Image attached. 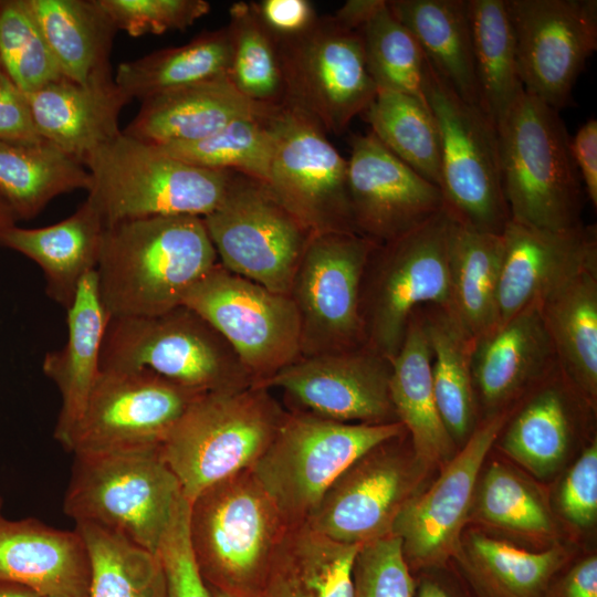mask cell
Listing matches in <instances>:
<instances>
[{
	"mask_svg": "<svg viewBox=\"0 0 597 597\" xmlns=\"http://www.w3.org/2000/svg\"><path fill=\"white\" fill-rule=\"evenodd\" d=\"M219 263L203 219L156 216L105 227L96 268L109 318L165 313Z\"/></svg>",
	"mask_w": 597,
	"mask_h": 597,
	"instance_id": "obj_1",
	"label": "cell"
},
{
	"mask_svg": "<svg viewBox=\"0 0 597 597\" xmlns=\"http://www.w3.org/2000/svg\"><path fill=\"white\" fill-rule=\"evenodd\" d=\"M290 527L251 470L220 481L189 503L188 533L209 587L261 597L272 559Z\"/></svg>",
	"mask_w": 597,
	"mask_h": 597,
	"instance_id": "obj_2",
	"label": "cell"
},
{
	"mask_svg": "<svg viewBox=\"0 0 597 597\" xmlns=\"http://www.w3.org/2000/svg\"><path fill=\"white\" fill-rule=\"evenodd\" d=\"M496 130L510 219L549 230L584 224L586 193L559 112L524 92Z\"/></svg>",
	"mask_w": 597,
	"mask_h": 597,
	"instance_id": "obj_3",
	"label": "cell"
},
{
	"mask_svg": "<svg viewBox=\"0 0 597 597\" xmlns=\"http://www.w3.org/2000/svg\"><path fill=\"white\" fill-rule=\"evenodd\" d=\"M285 413L263 386L200 395L160 448L188 503L209 486L251 470Z\"/></svg>",
	"mask_w": 597,
	"mask_h": 597,
	"instance_id": "obj_4",
	"label": "cell"
},
{
	"mask_svg": "<svg viewBox=\"0 0 597 597\" xmlns=\"http://www.w3.org/2000/svg\"><path fill=\"white\" fill-rule=\"evenodd\" d=\"M91 175L87 200L105 227L156 216L212 212L233 171L198 167L123 132L85 156Z\"/></svg>",
	"mask_w": 597,
	"mask_h": 597,
	"instance_id": "obj_5",
	"label": "cell"
},
{
	"mask_svg": "<svg viewBox=\"0 0 597 597\" xmlns=\"http://www.w3.org/2000/svg\"><path fill=\"white\" fill-rule=\"evenodd\" d=\"M101 369H150L200 394L255 385L229 342L186 305L165 313L109 318Z\"/></svg>",
	"mask_w": 597,
	"mask_h": 597,
	"instance_id": "obj_6",
	"label": "cell"
},
{
	"mask_svg": "<svg viewBox=\"0 0 597 597\" xmlns=\"http://www.w3.org/2000/svg\"><path fill=\"white\" fill-rule=\"evenodd\" d=\"M184 499L160 450L74 454L63 510L157 553Z\"/></svg>",
	"mask_w": 597,
	"mask_h": 597,
	"instance_id": "obj_7",
	"label": "cell"
},
{
	"mask_svg": "<svg viewBox=\"0 0 597 597\" xmlns=\"http://www.w3.org/2000/svg\"><path fill=\"white\" fill-rule=\"evenodd\" d=\"M406 432L399 421L346 423L286 410L272 442L251 471L290 525L304 523L355 460Z\"/></svg>",
	"mask_w": 597,
	"mask_h": 597,
	"instance_id": "obj_8",
	"label": "cell"
},
{
	"mask_svg": "<svg viewBox=\"0 0 597 597\" xmlns=\"http://www.w3.org/2000/svg\"><path fill=\"white\" fill-rule=\"evenodd\" d=\"M448 223L443 208L405 234L377 244L367 260L359 297L365 342L390 360L415 310L433 304L450 311Z\"/></svg>",
	"mask_w": 597,
	"mask_h": 597,
	"instance_id": "obj_9",
	"label": "cell"
},
{
	"mask_svg": "<svg viewBox=\"0 0 597 597\" xmlns=\"http://www.w3.org/2000/svg\"><path fill=\"white\" fill-rule=\"evenodd\" d=\"M423 95L438 125L440 190L454 220L502 234L510 220L496 127L485 112L463 98L426 59Z\"/></svg>",
	"mask_w": 597,
	"mask_h": 597,
	"instance_id": "obj_10",
	"label": "cell"
},
{
	"mask_svg": "<svg viewBox=\"0 0 597 597\" xmlns=\"http://www.w3.org/2000/svg\"><path fill=\"white\" fill-rule=\"evenodd\" d=\"M284 84V101L328 133L343 134L366 112L377 94L365 61L359 31L333 15L290 38H274Z\"/></svg>",
	"mask_w": 597,
	"mask_h": 597,
	"instance_id": "obj_11",
	"label": "cell"
},
{
	"mask_svg": "<svg viewBox=\"0 0 597 597\" xmlns=\"http://www.w3.org/2000/svg\"><path fill=\"white\" fill-rule=\"evenodd\" d=\"M202 219L224 269L272 292L290 294L313 232L264 184L232 172L223 199Z\"/></svg>",
	"mask_w": 597,
	"mask_h": 597,
	"instance_id": "obj_12",
	"label": "cell"
},
{
	"mask_svg": "<svg viewBox=\"0 0 597 597\" xmlns=\"http://www.w3.org/2000/svg\"><path fill=\"white\" fill-rule=\"evenodd\" d=\"M273 142L264 184L311 232L356 233L348 196V164L310 115L283 101L266 115Z\"/></svg>",
	"mask_w": 597,
	"mask_h": 597,
	"instance_id": "obj_13",
	"label": "cell"
},
{
	"mask_svg": "<svg viewBox=\"0 0 597 597\" xmlns=\"http://www.w3.org/2000/svg\"><path fill=\"white\" fill-rule=\"evenodd\" d=\"M376 245L353 232L312 233L289 294L300 320V357L366 345L360 285Z\"/></svg>",
	"mask_w": 597,
	"mask_h": 597,
	"instance_id": "obj_14",
	"label": "cell"
},
{
	"mask_svg": "<svg viewBox=\"0 0 597 597\" xmlns=\"http://www.w3.org/2000/svg\"><path fill=\"white\" fill-rule=\"evenodd\" d=\"M200 395L150 369H101L66 451H158Z\"/></svg>",
	"mask_w": 597,
	"mask_h": 597,
	"instance_id": "obj_15",
	"label": "cell"
},
{
	"mask_svg": "<svg viewBox=\"0 0 597 597\" xmlns=\"http://www.w3.org/2000/svg\"><path fill=\"white\" fill-rule=\"evenodd\" d=\"M182 305L229 342L255 384L300 358V320L290 295L272 292L220 263L187 292Z\"/></svg>",
	"mask_w": 597,
	"mask_h": 597,
	"instance_id": "obj_16",
	"label": "cell"
},
{
	"mask_svg": "<svg viewBox=\"0 0 597 597\" xmlns=\"http://www.w3.org/2000/svg\"><path fill=\"white\" fill-rule=\"evenodd\" d=\"M406 433L375 446L355 460L304 523L347 545L360 546L391 534L400 509L419 491L425 469L412 448L404 446Z\"/></svg>",
	"mask_w": 597,
	"mask_h": 597,
	"instance_id": "obj_17",
	"label": "cell"
},
{
	"mask_svg": "<svg viewBox=\"0 0 597 597\" xmlns=\"http://www.w3.org/2000/svg\"><path fill=\"white\" fill-rule=\"evenodd\" d=\"M510 415V410H504L478 422L437 480L425 492L412 494L400 509L391 535L400 538L405 561L413 575L442 569L458 555L480 469Z\"/></svg>",
	"mask_w": 597,
	"mask_h": 597,
	"instance_id": "obj_18",
	"label": "cell"
},
{
	"mask_svg": "<svg viewBox=\"0 0 597 597\" xmlns=\"http://www.w3.org/2000/svg\"><path fill=\"white\" fill-rule=\"evenodd\" d=\"M524 91L558 112L597 49L596 0H505Z\"/></svg>",
	"mask_w": 597,
	"mask_h": 597,
	"instance_id": "obj_19",
	"label": "cell"
},
{
	"mask_svg": "<svg viewBox=\"0 0 597 597\" xmlns=\"http://www.w3.org/2000/svg\"><path fill=\"white\" fill-rule=\"evenodd\" d=\"M390 374L391 360L365 345L300 357L255 385L282 389L292 410L338 422L383 425L399 421Z\"/></svg>",
	"mask_w": 597,
	"mask_h": 597,
	"instance_id": "obj_20",
	"label": "cell"
},
{
	"mask_svg": "<svg viewBox=\"0 0 597 597\" xmlns=\"http://www.w3.org/2000/svg\"><path fill=\"white\" fill-rule=\"evenodd\" d=\"M347 185L353 224L377 244L394 240L444 208L441 190L369 132L349 138Z\"/></svg>",
	"mask_w": 597,
	"mask_h": 597,
	"instance_id": "obj_21",
	"label": "cell"
},
{
	"mask_svg": "<svg viewBox=\"0 0 597 597\" xmlns=\"http://www.w3.org/2000/svg\"><path fill=\"white\" fill-rule=\"evenodd\" d=\"M501 237L498 325L540 304L583 271L597 268L595 226L549 230L510 219Z\"/></svg>",
	"mask_w": 597,
	"mask_h": 597,
	"instance_id": "obj_22",
	"label": "cell"
},
{
	"mask_svg": "<svg viewBox=\"0 0 597 597\" xmlns=\"http://www.w3.org/2000/svg\"><path fill=\"white\" fill-rule=\"evenodd\" d=\"M556 354L540 304L531 305L473 339L471 373L476 407L485 417L509 410L556 367Z\"/></svg>",
	"mask_w": 597,
	"mask_h": 597,
	"instance_id": "obj_23",
	"label": "cell"
},
{
	"mask_svg": "<svg viewBox=\"0 0 597 597\" xmlns=\"http://www.w3.org/2000/svg\"><path fill=\"white\" fill-rule=\"evenodd\" d=\"M0 580L23 585L42 597H88L91 566L78 532L34 519L0 514Z\"/></svg>",
	"mask_w": 597,
	"mask_h": 597,
	"instance_id": "obj_24",
	"label": "cell"
},
{
	"mask_svg": "<svg viewBox=\"0 0 597 597\" xmlns=\"http://www.w3.org/2000/svg\"><path fill=\"white\" fill-rule=\"evenodd\" d=\"M25 96L40 136L81 163L121 134L119 114L130 102L113 76L86 84L62 77Z\"/></svg>",
	"mask_w": 597,
	"mask_h": 597,
	"instance_id": "obj_25",
	"label": "cell"
},
{
	"mask_svg": "<svg viewBox=\"0 0 597 597\" xmlns=\"http://www.w3.org/2000/svg\"><path fill=\"white\" fill-rule=\"evenodd\" d=\"M270 107L249 101L222 75L143 101L122 132L151 145L195 142L237 118L264 114Z\"/></svg>",
	"mask_w": 597,
	"mask_h": 597,
	"instance_id": "obj_26",
	"label": "cell"
},
{
	"mask_svg": "<svg viewBox=\"0 0 597 597\" xmlns=\"http://www.w3.org/2000/svg\"><path fill=\"white\" fill-rule=\"evenodd\" d=\"M66 311V343L57 350L48 352L42 364L43 373L61 394L54 438L65 450L101 371V348L109 321L100 298L96 271L81 281Z\"/></svg>",
	"mask_w": 597,
	"mask_h": 597,
	"instance_id": "obj_27",
	"label": "cell"
},
{
	"mask_svg": "<svg viewBox=\"0 0 597 597\" xmlns=\"http://www.w3.org/2000/svg\"><path fill=\"white\" fill-rule=\"evenodd\" d=\"M105 224L86 199L64 220L35 229H0V245L33 260L43 271L50 298L69 310L81 281L96 271Z\"/></svg>",
	"mask_w": 597,
	"mask_h": 597,
	"instance_id": "obj_28",
	"label": "cell"
},
{
	"mask_svg": "<svg viewBox=\"0 0 597 597\" xmlns=\"http://www.w3.org/2000/svg\"><path fill=\"white\" fill-rule=\"evenodd\" d=\"M391 401L404 425L416 459L423 468L443 467L454 455L455 442L437 406L430 348L419 310L411 314L401 347L391 359Z\"/></svg>",
	"mask_w": 597,
	"mask_h": 597,
	"instance_id": "obj_29",
	"label": "cell"
},
{
	"mask_svg": "<svg viewBox=\"0 0 597 597\" xmlns=\"http://www.w3.org/2000/svg\"><path fill=\"white\" fill-rule=\"evenodd\" d=\"M358 548L305 523L290 525L272 559L262 597H353Z\"/></svg>",
	"mask_w": 597,
	"mask_h": 597,
	"instance_id": "obj_30",
	"label": "cell"
},
{
	"mask_svg": "<svg viewBox=\"0 0 597 597\" xmlns=\"http://www.w3.org/2000/svg\"><path fill=\"white\" fill-rule=\"evenodd\" d=\"M502 254L501 234L472 229L449 214L447 264L450 312L473 339L499 323Z\"/></svg>",
	"mask_w": 597,
	"mask_h": 597,
	"instance_id": "obj_31",
	"label": "cell"
},
{
	"mask_svg": "<svg viewBox=\"0 0 597 597\" xmlns=\"http://www.w3.org/2000/svg\"><path fill=\"white\" fill-rule=\"evenodd\" d=\"M387 4L453 91L468 103L482 108L469 0H389Z\"/></svg>",
	"mask_w": 597,
	"mask_h": 597,
	"instance_id": "obj_32",
	"label": "cell"
},
{
	"mask_svg": "<svg viewBox=\"0 0 597 597\" xmlns=\"http://www.w3.org/2000/svg\"><path fill=\"white\" fill-rule=\"evenodd\" d=\"M64 77L80 84L112 76L117 31L97 0H25Z\"/></svg>",
	"mask_w": 597,
	"mask_h": 597,
	"instance_id": "obj_33",
	"label": "cell"
},
{
	"mask_svg": "<svg viewBox=\"0 0 597 597\" xmlns=\"http://www.w3.org/2000/svg\"><path fill=\"white\" fill-rule=\"evenodd\" d=\"M540 308L559 369L593 402L597 396V268L558 287Z\"/></svg>",
	"mask_w": 597,
	"mask_h": 597,
	"instance_id": "obj_34",
	"label": "cell"
},
{
	"mask_svg": "<svg viewBox=\"0 0 597 597\" xmlns=\"http://www.w3.org/2000/svg\"><path fill=\"white\" fill-rule=\"evenodd\" d=\"M567 557L559 546L528 552L476 532L455 556L475 597H547Z\"/></svg>",
	"mask_w": 597,
	"mask_h": 597,
	"instance_id": "obj_35",
	"label": "cell"
},
{
	"mask_svg": "<svg viewBox=\"0 0 597 597\" xmlns=\"http://www.w3.org/2000/svg\"><path fill=\"white\" fill-rule=\"evenodd\" d=\"M572 385L557 366L501 432L502 450L538 478L558 469L568 451L574 426Z\"/></svg>",
	"mask_w": 597,
	"mask_h": 597,
	"instance_id": "obj_36",
	"label": "cell"
},
{
	"mask_svg": "<svg viewBox=\"0 0 597 597\" xmlns=\"http://www.w3.org/2000/svg\"><path fill=\"white\" fill-rule=\"evenodd\" d=\"M430 348L436 402L454 442L465 441L478 422L471 353L473 338L439 305L418 307Z\"/></svg>",
	"mask_w": 597,
	"mask_h": 597,
	"instance_id": "obj_37",
	"label": "cell"
},
{
	"mask_svg": "<svg viewBox=\"0 0 597 597\" xmlns=\"http://www.w3.org/2000/svg\"><path fill=\"white\" fill-rule=\"evenodd\" d=\"M90 187L85 166L48 140L0 143V197L17 220L33 219L55 197Z\"/></svg>",
	"mask_w": 597,
	"mask_h": 597,
	"instance_id": "obj_38",
	"label": "cell"
},
{
	"mask_svg": "<svg viewBox=\"0 0 597 597\" xmlns=\"http://www.w3.org/2000/svg\"><path fill=\"white\" fill-rule=\"evenodd\" d=\"M231 43L227 28L205 31L190 42L118 64L114 81L142 102L180 87L227 75Z\"/></svg>",
	"mask_w": 597,
	"mask_h": 597,
	"instance_id": "obj_39",
	"label": "cell"
},
{
	"mask_svg": "<svg viewBox=\"0 0 597 597\" xmlns=\"http://www.w3.org/2000/svg\"><path fill=\"white\" fill-rule=\"evenodd\" d=\"M475 75L482 108L502 124L524 94L505 0H469Z\"/></svg>",
	"mask_w": 597,
	"mask_h": 597,
	"instance_id": "obj_40",
	"label": "cell"
},
{
	"mask_svg": "<svg viewBox=\"0 0 597 597\" xmlns=\"http://www.w3.org/2000/svg\"><path fill=\"white\" fill-rule=\"evenodd\" d=\"M90 558L88 597H169L158 553L92 523H75Z\"/></svg>",
	"mask_w": 597,
	"mask_h": 597,
	"instance_id": "obj_41",
	"label": "cell"
},
{
	"mask_svg": "<svg viewBox=\"0 0 597 597\" xmlns=\"http://www.w3.org/2000/svg\"><path fill=\"white\" fill-rule=\"evenodd\" d=\"M364 114L371 133L389 151L439 188L440 135L425 100L378 88Z\"/></svg>",
	"mask_w": 597,
	"mask_h": 597,
	"instance_id": "obj_42",
	"label": "cell"
},
{
	"mask_svg": "<svg viewBox=\"0 0 597 597\" xmlns=\"http://www.w3.org/2000/svg\"><path fill=\"white\" fill-rule=\"evenodd\" d=\"M229 17L226 28L231 59L227 76L249 101L265 106L281 104L284 84L276 44L260 20L254 3H233Z\"/></svg>",
	"mask_w": 597,
	"mask_h": 597,
	"instance_id": "obj_43",
	"label": "cell"
},
{
	"mask_svg": "<svg viewBox=\"0 0 597 597\" xmlns=\"http://www.w3.org/2000/svg\"><path fill=\"white\" fill-rule=\"evenodd\" d=\"M269 109L261 115L237 118L199 140L154 146L188 164L238 172L265 184L273 151L266 122Z\"/></svg>",
	"mask_w": 597,
	"mask_h": 597,
	"instance_id": "obj_44",
	"label": "cell"
},
{
	"mask_svg": "<svg viewBox=\"0 0 597 597\" xmlns=\"http://www.w3.org/2000/svg\"><path fill=\"white\" fill-rule=\"evenodd\" d=\"M367 70L377 90L423 95L425 53L411 32L392 14L387 0L359 30Z\"/></svg>",
	"mask_w": 597,
	"mask_h": 597,
	"instance_id": "obj_45",
	"label": "cell"
},
{
	"mask_svg": "<svg viewBox=\"0 0 597 597\" xmlns=\"http://www.w3.org/2000/svg\"><path fill=\"white\" fill-rule=\"evenodd\" d=\"M0 64L24 94L64 77L25 0L0 2Z\"/></svg>",
	"mask_w": 597,
	"mask_h": 597,
	"instance_id": "obj_46",
	"label": "cell"
},
{
	"mask_svg": "<svg viewBox=\"0 0 597 597\" xmlns=\"http://www.w3.org/2000/svg\"><path fill=\"white\" fill-rule=\"evenodd\" d=\"M473 503L476 514L494 526L531 535L553 531L552 517L538 493L500 462L490 464Z\"/></svg>",
	"mask_w": 597,
	"mask_h": 597,
	"instance_id": "obj_47",
	"label": "cell"
},
{
	"mask_svg": "<svg viewBox=\"0 0 597 597\" xmlns=\"http://www.w3.org/2000/svg\"><path fill=\"white\" fill-rule=\"evenodd\" d=\"M353 580V597L415 596L416 576L405 561L400 538L391 534L359 546Z\"/></svg>",
	"mask_w": 597,
	"mask_h": 597,
	"instance_id": "obj_48",
	"label": "cell"
},
{
	"mask_svg": "<svg viewBox=\"0 0 597 597\" xmlns=\"http://www.w3.org/2000/svg\"><path fill=\"white\" fill-rule=\"evenodd\" d=\"M117 30L130 36L186 30L208 14L205 0H97Z\"/></svg>",
	"mask_w": 597,
	"mask_h": 597,
	"instance_id": "obj_49",
	"label": "cell"
},
{
	"mask_svg": "<svg viewBox=\"0 0 597 597\" xmlns=\"http://www.w3.org/2000/svg\"><path fill=\"white\" fill-rule=\"evenodd\" d=\"M189 503L179 504L158 546L169 597H213L202 578L189 541Z\"/></svg>",
	"mask_w": 597,
	"mask_h": 597,
	"instance_id": "obj_50",
	"label": "cell"
},
{
	"mask_svg": "<svg viewBox=\"0 0 597 597\" xmlns=\"http://www.w3.org/2000/svg\"><path fill=\"white\" fill-rule=\"evenodd\" d=\"M559 507L574 525L586 527L597 516V443H590L568 471L559 491Z\"/></svg>",
	"mask_w": 597,
	"mask_h": 597,
	"instance_id": "obj_51",
	"label": "cell"
},
{
	"mask_svg": "<svg viewBox=\"0 0 597 597\" xmlns=\"http://www.w3.org/2000/svg\"><path fill=\"white\" fill-rule=\"evenodd\" d=\"M40 140L43 138L35 128L25 94L3 74L0 77V143Z\"/></svg>",
	"mask_w": 597,
	"mask_h": 597,
	"instance_id": "obj_52",
	"label": "cell"
},
{
	"mask_svg": "<svg viewBox=\"0 0 597 597\" xmlns=\"http://www.w3.org/2000/svg\"><path fill=\"white\" fill-rule=\"evenodd\" d=\"M253 3L263 25L276 39L301 34L318 18L307 0H262Z\"/></svg>",
	"mask_w": 597,
	"mask_h": 597,
	"instance_id": "obj_53",
	"label": "cell"
},
{
	"mask_svg": "<svg viewBox=\"0 0 597 597\" xmlns=\"http://www.w3.org/2000/svg\"><path fill=\"white\" fill-rule=\"evenodd\" d=\"M570 153L586 197L597 207V121L588 119L570 136Z\"/></svg>",
	"mask_w": 597,
	"mask_h": 597,
	"instance_id": "obj_54",
	"label": "cell"
},
{
	"mask_svg": "<svg viewBox=\"0 0 597 597\" xmlns=\"http://www.w3.org/2000/svg\"><path fill=\"white\" fill-rule=\"evenodd\" d=\"M547 597H597V557L590 555L556 576Z\"/></svg>",
	"mask_w": 597,
	"mask_h": 597,
	"instance_id": "obj_55",
	"label": "cell"
},
{
	"mask_svg": "<svg viewBox=\"0 0 597 597\" xmlns=\"http://www.w3.org/2000/svg\"><path fill=\"white\" fill-rule=\"evenodd\" d=\"M384 0H348L333 15L343 27L359 31Z\"/></svg>",
	"mask_w": 597,
	"mask_h": 597,
	"instance_id": "obj_56",
	"label": "cell"
},
{
	"mask_svg": "<svg viewBox=\"0 0 597 597\" xmlns=\"http://www.w3.org/2000/svg\"><path fill=\"white\" fill-rule=\"evenodd\" d=\"M413 597H462L459 590L446 580L432 576L421 575L416 577V590Z\"/></svg>",
	"mask_w": 597,
	"mask_h": 597,
	"instance_id": "obj_57",
	"label": "cell"
},
{
	"mask_svg": "<svg viewBox=\"0 0 597 597\" xmlns=\"http://www.w3.org/2000/svg\"><path fill=\"white\" fill-rule=\"evenodd\" d=\"M0 597H42V596L23 585L0 580Z\"/></svg>",
	"mask_w": 597,
	"mask_h": 597,
	"instance_id": "obj_58",
	"label": "cell"
},
{
	"mask_svg": "<svg viewBox=\"0 0 597 597\" xmlns=\"http://www.w3.org/2000/svg\"><path fill=\"white\" fill-rule=\"evenodd\" d=\"M17 218L8 206V203L0 197V229L14 226Z\"/></svg>",
	"mask_w": 597,
	"mask_h": 597,
	"instance_id": "obj_59",
	"label": "cell"
},
{
	"mask_svg": "<svg viewBox=\"0 0 597 597\" xmlns=\"http://www.w3.org/2000/svg\"><path fill=\"white\" fill-rule=\"evenodd\" d=\"M209 588H210V590H211L213 597H233V596H230V595H228V594H226V593H222V591H219V590H217V589H213V588H211V587H209ZM261 597H262V596H261Z\"/></svg>",
	"mask_w": 597,
	"mask_h": 597,
	"instance_id": "obj_60",
	"label": "cell"
},
{
	"mask_svg": "<svg viewBox=\"0 0 597 597\" xmlns=\"http://www.w3.org/2000/svg\"><path fill=\"white\" fill-rule=\"evenodd\" d=\"M3 74H4V73H3V70H2L1 64H0V77H1Z\"/></svg>",
	"mask_w": 597,
	"mask_h": 597,
	"instance_id": "obj_61",
	"label": "cell"
},
{
	"mask_svg": "<svg viewBox=\"0 0 597 597\" xmlns=\"http://www.w3.org/2000/svg\"><path fill=\"white\" fill-rule=\"evenodd\" d=\"M50 597H69V596H50Z\"/></svg>",
	"mask_w": 597,
	"mask_h": 597,
	"instance_id": "obj_62",
	"label": "cell"
},
{
	"mask_svg": "<svg viewBox=\"0 0 597 597\" xmlns=\"http://www.w3.org/2000/svg\"><path fill=\"white\" fill-rule=\"evenodd\" d=\"M1 505H2V500L0 499V510H1Z\"/></svg>",
	"mask_w": 597,
	"mask_h": 597,
	"instance_id": "obj_63",
	"label": "cell"
},
{
	"mask_svg": "<svg viewBox=\"0 0 597 597\" xmlns=\"http://www.w3.org/2000/svg\"><path fill=\"white\" fill-rule=\"evenodd\" d=\"M1 2V1H0Z\"/></svg>",
	"mask_w": 597,
	"mask_h": 597,
	"instance_id": "obj_64",
	"label": "cell"
}]
</instances>
